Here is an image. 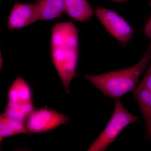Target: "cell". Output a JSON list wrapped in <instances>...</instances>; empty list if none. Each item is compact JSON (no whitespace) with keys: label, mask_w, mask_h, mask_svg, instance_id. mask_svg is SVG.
I'll use <instances>...</instances> for the list:
<instances>
[{"label":"cell","mask_w":151,"mask_h":151,"mask_svg":"<svg viewBox=\"0 0 151 151\" xmlns=\"http://www.w3.org/2000/svg\"><path fill=\"white\" fill-rule=\"evenodd\" d=\"M144 32L146 37L151 40V16L146 23L144 29Z\"/></svg>","instance_id":"4fadbf2b"},{"label":"cell","mask_w":151,"mask_h":151,"mask_svg":"<svg viewBox=\"0 0 151 151\" xmlns=\"http://www.w3.org/2000/svg\"><path fill=\"white\" fill-rule=\"evenodd\" d=\"M8 103L24 105L32 104L33 93L29 84L24 79L17 76L9 88Z\"/></svg>","instance_id":"ba28073f"},{"label":"cell","mask_w":151,"mask_h":151,"mask_svg":"<svg viewBox=\"0 0 151 151\" xmlns=\"http://www.w3.org/2000/svg\"><path fill=\"white\" fill-rule=\"evenodd\" d=\"M70 118L47 107L35 110L26 121L29 133L49 132L66 124Z\"/></svg>","instance_id":"5b68a950"},{"label":"cell","mask_w":151,"mask_h":151,"mask_svg":"<svg viewBox=\"0 0 151 151\" xmlns=\"http://www.w3.org/2000/svg\"><path fill=\"white\" fill-rule=\"evenodd\" d=\"M38 20H51L65 13L64 0H35Z\"/></svg>","instance_id":"30bf717a"},{"label":"cell","mask_w":151,"mask_h":151,"mask_svg":"<svg viewBox=\"0 0 151 151\" xmlns=\"http://www.w3.org/2000/svg\"><path fill=\"white\" fill-rule=\"evenodd\" d=\"M8 27L9 30L20 29L38 20L35 4L17 2L9 16Z\"/></svg>","instance_id":"52a82bcc"},{"label":"cell","mask_w":151,"mask_h":151,"mask_svg":"<svg viewBox=\"0 0 151 151\" xmlns=\"http://www.w3.org/2000/svg\"><path fill=\"white\" fill-rule=\"evenodd\" d=\"M150 6H151V0H150Z\"/></svg>","instance_id":"9a60e30c"},{"label":"cell","mask_w":151,"mask_h":151,"mask_svg":"<svg viewBox=\"0 0 151 151\" xmlns=\"http://www.w3.org/2000/svg\"><path fill=\"white\" fill-rule=\"evenodd\" d=\"M151 60V43L148 46L142 59L132 67L97 75H82L92 83L106 97L121 98L134 91L141 76Z\"/></svg>","instance_id":"7a4b0ae2"},{"label":"cell","mask_w":151,"mask_h":151,"mask_svg":"<svg viewBox=\"0 0 151 151\" xmlns=\"http://www.w3.org/2000/svg\"><path fill=\"white\" fill-rule=\"evenodd\" d=\"M29 133L26 122L17 120L4 116H0V142L12 136Z\"/></svg>","instance_id":"8fae6325"},{"label":"cell","mask_w":151,"mask_h":151,"mask_svg":"<svg viewBox=\"0 0 151 151\" xmlns=\"http://www.w3.org/2000/svg\"><path fill=\"white\" fill-rule=\"evenodd\" d=\"M97 18L106 30L122 45L132 40L134 30L124 19L114 11L99 7L94 11Z\"/></svg>","instance_id":"277c9868"},{"label":"cell","mask_w":151,"mask_h":151,"mask_svg":"<svg viewBox=\"0 0 151 151\" xmlns=\"http://www.w3.org/2000/svg\"><path fill=\"white\" fill-rule=\"evenodd\" d=\"M139 118L129 113L120 101H117L113 115L107 126L87 151H105L125 127L137 122Z\"/></svg>","instance_id":"3957f363"},{"label":"cell","mask_w":151,"mask_h":151,"mask_svg":"<svg viewBox=\"0 0 151 151\" xmlns=\"http://www.w3.org/2000/svg\"><path fill=\"white\" fill-rule=\"evenodd\" d=\"M50 52L52 63L65 91L76 76L79 55L78 32L71 22L58 23L52 28Z\"/></svg>","instance_id":"6da1fadb"},{"label":"cell","mask_w":151,"mask_h":151,"mask_svg":"<svg viewBox=\"0 0 151 151\" xmlns=\"http://www.w3.org/2000/svg\"><path fill=\"white\" fill-rule=\"evenodd\" d=\"M134 98L137 102L146 126V135L151 138V63L142 80L134 91Z\"/></svg>","instance_id":"8992f818"},{"label":"cell","mask_w":151,"mask_h":151,"mask_svg":"<svg viewBox=\"0 0 151 151\" xmlns=\"http://www.w3.org/2000/svg\"><path fill=\"white\" fill-rule=\"evenodd\" d=\"M35 110L33 103L19 105L7 102L4 112L2 114L12 119L26 122L30 115Z\"/></svg>","instance_id":"7c38bea8"},{"label":"cell","mask_w":151,"mask_h":151,"mask_svg":"<svg viewBox=\"0 0 151 151\" xmlns=\"http://www.w3.org/2000/svg\"><path fill=\"white\" fill-rule=\"evenodd\" d=\"M65 13L78 22H84L91 19L94 11L87 0H64Z\"/></svg>","instance_id":"9c48e42d"},{"label":"cell","mask_w":151,"mask_h":151,"mask_svg":"<svg viewBox=\"0 0 151 151\" xmlns=\"http://www.w3.org/2000/svg\"><path fill=\"white\" fill-rule=\"evenodd\" d=\"M112 1L118 3H127L129 2V0H112Z\"/></svg>","instance_id":"5bb4252c"}]
</instances>
